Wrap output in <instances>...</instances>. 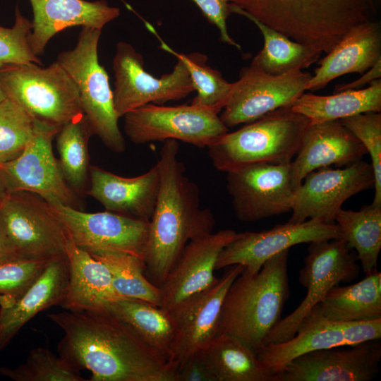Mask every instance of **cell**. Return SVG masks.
I'll use <instances>...</instances> for the list:
<instances>
[{"mask_svg": "<svg viewBox=\"0 0 381 381\" xmlns=\"http://www.w3.org/2000/svg\"><path fill=\"white\" fill-rule=\"evenodd\" d=\"M64 332L59 353L91 381H176L177 368L108 309L50 313Z\"/></svg>", "mask_w": 381, "mask_h": 381, "instance_id": "6da1fadb", "label": "cell"}, {"mask_svg": "<svg viewBox=\"0 0 381 381\" xmlns=\"http://www.w3.org/2000/svg\"><path fill=\"white\" fill-rule=\"evenodd\" d=\"M177 140L163 142L157 166L159 186L145 253L148 279L158 287L191 240L213 232L215 220L200 204L197 185L178 159Z\"/></svg>", "mask_w": 381, "mask_h": 381, "instance_id": "7a4b0ae2", "label": "cell"}, {"mask_svg": "<svg viewBox=\"0 0 381 381\" xmlns=\"http://www.w3.org/2000/svg\"><path fill=\"white\" fill-rule=\"evenodd\" d=\"M231 4L291 40L331 49L353 26L375 18L378 0H232Z\"/></svg>", "mask_w": 381, "mask_h": 381, "instance_id": "3957f363", "label": "cell"}, {"mask_svg": "<svg viewBox=\"0 0 381 381\" xmlns=\"http://www.w3.org/2000/svg\"><path fill=\"white\" fill-rule=\"evenodd\" d=\"M289 253L273 255L254 274L243 270L235 279L223 301L218 334L237 337L255 353L263 345L289 296Z\"/></svg>", "mask_w": 381, "mask_h": 381, "instance_id": "277c9868", "label": "cell"}, {"mask_svg": "<svg viewBox=\"0 0 381 381\" xmlns=\"http://www.w3.org/2000/svg\"><path fill=\"white\" fill-rule=\"evenodd\" d=\"M309 123L291 106L282 107L217 137L207 147L208 155L225 173L255 164H290Z\"/></svg>", "mask_w": 381, "mask_h": 381, "instance_id": "5b68a950", "label": "cell"}, {"mask_svg": "<svg viewBox=\"0 0 381 381\" xmlns=\"http://www.w3.org/2000/svg\"><path fill=\"white\" fill-rule=\"evenodd\" d=\"M0 85L6 97L35 121L61 128L84 116L75 83L56 61L47 67L33 63L5 65L0 68Z\"/></svg>", "mask_w": 381, "mask_h": 381, "instance_id": "8992f818", "label": "cell"}, {"mask_svg": "<svg viewBox=\"0 0 381 381\" xmlns=\"http://www.w3.org/2000/svg\"><path fill=\"white\" fill-rule=\"evenodd\" d=\"M102 30L82 27L76 45L60 52L56 61L75 83L82 109L94 135L111 151L121 153L126 142L119 128L108 74L98 59Z\"/></svg>", "mask_w": 381, "mask_h": 381, "instance_id": "52a82bcc", "label": "cell"}, {"mask_svg": "<svg viewBox=\"0 0 381 381\" xmlns=\"http://www.w3.org/2000/svg\"><path fill=\"white\" fill-rule=\"evenodd\" d=\"M357 261L356 253L341 238L310 242L299 272V282L307 290L306 295L299 306L270 331L262 346L292 338L303 319L332 287L358 277L361 266Z\"/></svg>", "mask_w": 381, "mask_h": 381, "instance_id": "ba28073f", "label": "cell"}, {"mask_svg": "<svg viewBox=\"0 0 381 381\" xmlns=\"http://www.w3.org/2000/svg\"><path fill=\"white\" fill-rule=\"evenodd\" d=\"M219 114L211 108L192 104H148L123 116V129L135 144L175 140L207 147L217 137L229 131Z\"/></svg>", "mask_w": 381, "mask_h": 381, "instance_id": "9c48e42d", "label": "cell"}, {"mask_svg": "<svg viewBox=\"0 0 381 381\" xmlns=\"http://www.w3.org/2000/svg\"><path fill=\"white\" fill-rule=\"evenodd\" d=\"M0 222L20 258L51 260L66 254L68 233L50 205L36 194L8 193L0 203Z\"/></svg>", "mask_w": 381, "mask_h": 381, "instance_id": "30bf717a", "label": "cell"}, {"mask_svg": "<svg viewBox=\"0 0 381 381\" xmlns=\"http://www.w3.org/2000/svg\"><path fill=\"white\" fill-rule=\"evenodd\" d=\"M112 67L114 104L119 118L144 105H162L195 92L188 69L181 59L177 58L171 73L157 78L145 70L142 54L128 42L116 44Z\"/></svg>", "mask_w": 381, "mask_h": 381, "instance_id": "8fae6325", "label": "cell"}, {"mask_svg": "<svg viewBox=\"0 0 381 381\" xmlns=\"http://www.w3.org/2000/svg\"><path fill=\"white\" fill-rule=\"evenodd\" d=\"M61 128L35 121L34 134L16 158L0 163L11 192L36 194L49 205L80 209V202L66 183L52 150V140Z\"/></svg>", "mask_w": 381, "mask_h": 381, "instance_id": "7c38bea8", "label": "cell"}, {"mask_svg": "<svg viewBox=\"0 0 381 381\" xmlns=\"http://www.w3.org/2000/svg\"><path fill=\"white\" fill-rule=\"evenodd\" d=\"M312 75L296 70L272 75L253 64L243 68L232 83L219 118L229 128L253 121L277 109L290 107L306 91Z\"/></svg>", "mask_w": 381, "mask_h": 381, "instance_id": "4fadbf2b", "label": "cell"}, {"mask_svg": "<svg viewBox=\"0 0 381 381\" xmlns=\"http://www.w3.org/2000/svg\"><path fill=\"white\" fill-rule=\"evenodd\" d=\"M370 163L363 159L342 169L322 167L308 174L294 190L290 223L318 219L334 223L342 205L353 195L373 187Z\"/></svg>", "mask_w": 381, "mask_h": 381, "instance_id": "5bb4252c", "label": "cell"}, {"mask_svg": "<svg viewBox=\"0 0 381 381\" xmlns=\"http://www.w3.org/2000/svg\"><path fill=\"white\" fill-rule=\"evenodd\" d=\"M73 243L88 253L114 251L144 260L150 222L110 211L85 212L50 205Z\"/></svg>", "mask_w": 381, "mask_h": 381, "instance_id": "9a60e30c", "label": "cell"}, {"mask_svg": "<svg viewBox=\"0 0 381 381\" xmlns=\"http://www.w3.org/2000/svg\"><path fill=\"white\" fill-rule=\"evenodd\" d=\"M226 174V189L240 221L253 222L291 211V163L255 164Z\"/></svg>", "mask_w": 381, "mask_h": 381, "instance_id": "2e32d148", "label": "cell"}, {"mask_svg": "<svg viewBox=\"0 0 381 381\" xmlns=\"http://www.w3.org/2000/svg\"><path fill=\"white\" fill-rule=\"evenodd\" d=\"M339 238L341 233L335 223L318 219L301 223L288 222L258 232L237 233L220 253L215 270L241 265L244 272L254 274L269 258L295 245Z\"/></svg>", "mask_w": 381, "mask_h": 381, "instance_id": "e0dca14e", "label": "cell"}, {"mask_svg": "<svg viewBox=\"0 0 381 381\" xmlns=\"http://www.w3.org/2000/svg\"><path fill=\"white\" fill-rule=\"evenodd\" d=\"M377 340L311 351L293 359L273 381H370L380 370Z\"/></svg>", "mask_w": 381, "mask_h": 381, "instance_id": "ac0fdd59", "label": "cell"}, {"mask_svg": "<svg viewBox=\"0 0 381 381\" xmlns=\"http://www.w3.org/2000/svg\"><path fill=\"white\" fill-rule=\"evenodd\" d=\"M224 274L203 291L172 309L176 332L169 361L176 368L191 353L205 349L217 335L224 298L244 267H226Z\"/></svg>", "mask_w": 381, "mask_h": 381, "instance_id": "d6986e66", "label": "cell"}, {"mask_svg": "<svg viewBox=\"0 0 381 381\" xmlns=\"http://www.w3.org/2000/svg\"><path fill=\"white\" fill-rule=\"evenodd\" d=\"M236 234L222 229L190 241L159 286L161 308L169 312L210 287L217 279L214 272L220 253Z\"/></svg>", "mask_w": 381, "mask_h": 381, "instance_id": "ffe728a7", "label": "cell"}, {"mask_svg": "<svg viewBox=\"0 0 381 381\" xmlns=\"http://www.w3.org/2000/svg\"><path fill=\"white\" fill-rule=\"evenodd\" d=\"M380 338L381 318L359 322L322 321L298 328L287 341L261 346L256 355L274 375L303 354Z\"/></svg>", "mask_w": 381, "mask_h": 381, "instance_id": "44dd1931", "label": "cell"}, {"mask_svg": "<svg viewBox=\"0 0 381 381\" xmlns=\"http://www.w3.org/2000/svg\"><path fill=\"white\" fill-rule=\"evenodd\" d=\"M368 154L356 137L339 120L309 123L300 148L291 162V181L294 190L310 172L335 165L346 167Z\"/></svg>", "mask_w": 381, "mask_h": 381, "instance_id": "7402d4cb", "label": "cell"}, {"mask_svg": "<svg viewBox=\"0 0 381 381\" xmlns=\"http://www.w3.org/2000/svg\"><path fill=\"white\" fill-rule=\"evenodd\" d=\"M33 12L30 47L36 56L44 53L52 37L74 26L102 30L118 18L120 10L104 0H30Z\"/></svg>", "mask_w": 381, "mask_h": 381, "instance_id": "603a6c76", "label": "cell"}, {"mask_svg": "<svg viewBox=\"0 0 381 381\" xmlns=\"http://www.w3.org/2000/svg\"><path fill=\"white\" fill-rule=\"evenodd\" d=\"M89 175L90 185L85 193L107 210L150 222L159 186L157 164L135 177L121 176L90 165Z\"/></svg>", "mask_w": 381, "mask_h": 381, "instance_id": "cb8c5ba5", "label": "cell"}, {"mask_svg": "<svg viewBox=\"0 0 381 381\" xmlns=\"http://www.w3.org/2000/svg\"><path fill=\"white\" fill-rule=\"evenodd\" d=\"M381 60V26L370 20L351 28L319 61L320 66L306 85V90L323 89L343 75L363 74Z\"/></svg>", "mask_w": 381, "mask_h": 381, "instance_id": "d4e9b609", "label": "cell"}, {"mask_svg": "<svg viewBox=\"0 0 381 381\" xmlns=\"http://www.w3.org/2000/svg\"><path fill=\"white\" fill-rule=\"evenodd\" d=\"M66 255L50 260L40 277L18 298L0 306V351L40 312L60 306L68 279Z\"/></svg>", "mask_w": 381, "mask_h": 381, "instance_id": "484cf974", "label": "cell"}, {"mask_svg": "<svg viewBox=\"0 0 381 381\" xmlns=\"http://www.w3.org/2000/svg\"><path fill=\"white\" fill-rule=\"evenodd\" d=\"M66 255L69 265L68 279L60 304L64 309L70 311L107 310L110 303L122 298L113 286L107 266L77 246L68 234Z\"/></svg>", "mask_w": 381, "mask_h": 381, "instance_id": "4316f807", "label": "cell"}, {"mask_svg": "<svg viewBox=\"0 0 381 381\" xmlns=\"http://www.w3.org/2000/svg\"><path fill=\"white\" fill-rule=\"evenodd\" d=\"M381 318V272L374 270L360 282L332 287L300 323L359 322Z\"/></svg>", "mask_w": 381, "mask_h": 381, "instance_id": "83f0119b", "label": "cell"}, {"mask_svg": "<svg viewBox=\"0 0 381 381\" xmlns=\"http://www.w3.org/2000/svg\"><path fill=\"white\" fill-rule=\"evenodd\" d=\"M310 123L340 120L365 112L381 111V78L364 89L347 90L332 95L303 93L291 106Z\"/></svg>", "mask_w": 381, "mask_h": 381, "instance_id": "f1b7e54d", "label": "cell"}, {"mask_svg": "<svg viewBox=\"0 0 381 381\" xmlns=\"http://www.w3.org/2000/svg\"><path fill=\"white\" fill-rule=\"evenodd\" d=\"M107 309L169 361L176 325L169 311L150 303L131 298L116 300Z\"/></svg>", "mask_w": 381, "mask_h": 381, "instance_id": "f546056e", "label": "cell"}, {"mask_svg": "<svg viewBox=\"0 0 381 381\" xmlns=\"http://www.w3.org/2000/svg\"><path fill=\"white\" fill-rule=\"evenodd\" d=\"M230 13L243 16L253 22L264 39L262 49L254 56L251 64L272 75H282L307 68L316 63L322 53L306 44L294 41L243 11L234 4Z\"/></svg>", "mask_w": 381, "mask_h": 381, "instance_id": "4dcf8cb0", "label": "cell"}, {"mask_svg": "<svg viewBox=\"0 0 381 381\" xmlns=\"http://www.w3.org/2000/svg\"><path fill=\"white\" fill-rule=\"evenodd\" d=\"M203 349L217 381H273L274 373L234 336L218 334Z\"/></svg>", "mask_w": 381, "mask_h": 381, "instance_id": "1f68e13d", "label": "cell"}, {"mask_svg": "<svg viewBox=\"0 0 381 381\" xmlns=\"http://www.w3.org/2000/svg\"><path fill=\"white\" fill-rule=\"evenodd\" d=\"M341 238L355 250L365 274L377 269L381 250V206L372 203L358 211L341 209L334 218Z\"/></svg>", "mask_w": 381, "mask_h": 381, "instance_id": "d6a6232c", "label": "cell"}, {"mask_svg": "<svg viewBox=\"0 0 381 381\" xmlns=\"http://www.w3.org/2000/svg\"><path fill=\"white\" fill-rule=\"evenodd\" d=\"M89 253L107 266L113 286L121 298L141 300L162 306L160 289L145 276V263L143 258L121 252Z\"/></svg>", "mask_w": 381, "mask_h": 381, "instance_id": "836d02e7", "label": "cell"}, {"mask_svg": "<svg viewBox=\"0 0 381 381\" xmlns=\"http://www.w3.org/2000/svg\"><path fill=\"white\" fill-rule=\"evenodd\" d=\"M92 135L85 114L64 125L57 134L59 166L64 179L76 194L86 193L90 169L88 142Z\"/></svg>", "mask_w": 381, "mask_h": 381, "instance_id": "e575fe53", "label": "cell"}, {"mask_svg": "<svg viewBox=\"0 0 381 381\" xmlns=\"http://www.w3.org/2000/svg\"><path fill=\"white\" fill-rule=\"evenodd\" d=\"M147 30L160 42V48L181 59L186 65L197 95L190 104L211 108L220 113L226 104L232 83L225 80L220 71L207 65V56L199 52L178 53L160 37L154 27L145 22Z\"/></svg>", "mask_w": 381, "mask_h": 381, "instance_id": "d590c367", "label": "cell"}, {"mask_svg": "<svg viewBox=\"0 0 381 381\" xmlns=\"http://www.w3.org/2000/svg\"><path fill=\"white\" fill-rule=\"evenodd\" d=\"M0 374L14 381H85L80 370L46 348L32 349L25 362L15 368L0 367Z\"/></svg>", "mask_w": 381, "mask_h": 381, "instance_id": "8d00e7d4", "label": "cell"}, {"mask_svg": "<svg viewBox=\"0 0 381 381\" xmlns=\"http://www.w3.org/2000/svg\"><path fill=\"white\" fill-rule=\"evenodd\" d=\"M35 130V119L9 98L0 102V163L20 155Z\"/></svg>", "mask_w": 381, "mask_h": 381, "instance_id": "74e56055", "label": "cell"}, {"mask_svg": "<svg viewBox=\"0 0 381 381\" xmlns=\"http://www.w3.org/2000/svg\"><path fill=\"white\" fill-rule=\"evenodd\" d=\"M365 147L374 172L372 204L381 206V113L365 112L339 120Z\"/></svg>", "mask_w": 381, "mask_h": 381, "instance_id": "f35d334b", "label": "cell"}, {"mask_svg": "<svg viewBox=\"0 0 381 381\" xmlns=\"http://www.w3.org/2000/svg\"><path fill=\"white\" fill-rule=\"evenodd\" d=\"M49 260L17 258L0 262V306L10 304L23 294Z\"/></svg>", "mask_w": 381, "mask_h": 381, "instance_id": "ab89813d", "label": "cell"}, {"mask_svg": "<svg viewBox=\"0 0 381 381\" xmlns=\"http://www.w3.org/2000/svg\"><path fill=\"white\" fill-rule=\"evenodd\" d=\"M32 29V23L21 14L17 6L13 27L0 26V68L7 64L33 63L42 66V61L30 47Z\"/></svg>", "mask_w": 381, "mask_h": 381, "instance_id": "60d3db41", "label": "cell"}, {"mask_svg": "<svg viewBox=\"0 0 381 381\" xmlns=\"http://www.w3.org/2000/svg\"><path fill=\"white\" fill-rule=\"evenodd\" d=\"M176 381H217L204 349L193 352L179 365Z\"/></svg>", "mask_w": 381, "mask_h": 381, "instance_id": "b9f144b4", "label": "cell"}, {"mask_svg": "<svg viewBox=\"0 0 381 381\" xmlns=\"http://www.w3.org/2000/svg\"><path fill=\"white\" fill-rule=\"evenodd\" d=\"M206 18L219 31L222 42L241 50V45L229 35L226 19L230 14L229 5L232 0H192Z\"/></svg>", "mask_w": 381, "mask_h": 381, "instance_id": "7bdbcfd3", "label": "cell"}, {"mask_svg": "<svg viewBox=\"0 0 381 381\" xmlns=\"http://www.w3.org/2000/svg\"><path fill=\"white\" fill-rule=\"evenodd\" d=\"M362 75L357 80L346 84L337 85L335 87L336 92L347 90H358L366 84H370L372 81L381 78V60H379L373 67L361 74Z\"/></svg>", "mask_w": 381, "mask_h": 381, "instance_id": "ee69618b", "label": "cell"}, {"mask_svg": "<svg viewBox=\"0 0 381 381\" xmlns=\"http://www.w3.org/2000/svg\"><path fill=\"white\" fill-rule=\"evenodd\" d=\"M19 258L0 222V262Z\"/></svg>", "mask_w": 381, "mask_h": 381, "instance_id": "f6af8a7d", "label": "cell"}, {"mask_svg": "<svg viewBox=\"0 0 381 381\" xmlns=\"http://www.w3.org/2000/svg\"><path fill=\"white\" fill-rule=\"evenodd\" d=\"M11 193L8 183L0 170V203Z\"/></svg>", "mask_w": 381, "mask_h": 381, "instance_id": "bcb514c9", "label": "cell"}, {"mask_svg": "<svg viewBox=\"0 0 381 381\" xmlns=\"http://www.w3.org/2000/svg\"><path fill=\"white\" fill-rule=\"evenodd\" d=\"M6 98V95L4 93L1 87V85H0V102L2 101L3 99H4Z\"/></svg>", "mask_w": 381, "mask_h": 381, "instance_id": "7dc6e473", "label": "cell"}]
</instances>
